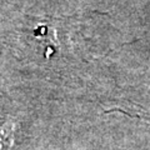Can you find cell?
<instances>
[{"instance_id":"cell-1","label":"cell","mask_w":150,"mask_h":150,"mask_svg":"<svg viewBox=\"0 0 150 150\" xmlns=\"http://www.w3.org/2000/svg\"><path fill=\"white\" fill-rule=\"evenodd\" d=\"M14 139V124L6 123L0 128V150H10Z\"/></svg>"}]
</instances>
